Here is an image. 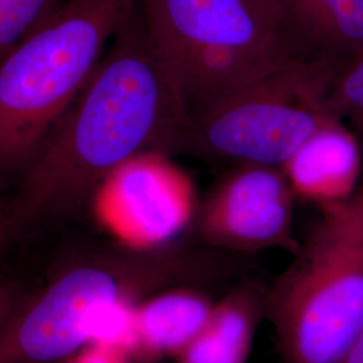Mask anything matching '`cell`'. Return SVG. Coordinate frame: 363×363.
<instances>
[{
    "instance_id": "cell-14",
    "label": "cell",
    "mask_w": 363,
    "mask_h": 363,
    "mask_svg": "<svg viewBox=\"0 0 363 363\" xmlns=\"http://www.w3.org/2000/svg\"><path fill=\"white\" fill-rule=\"evenodd\" d=\"M328 106L350 124L363 148V54L337 73L328 93Z\"/></svg>"
},
{
    "instance_id": "cell-10",
    "label": "cell",
    "mask_w": 363,
    "mask_h": 363,
    "mask_svg": "<svg viewBox=\"0 0 363 363\" xmlns=\"http://www.w3.org/2000/svg\"><path fill=\"white\" fill-rule=\"evenodd\" d=\"M362 150L345 121H327L283 166L295 196L320 208L351 199L362 169Z\"/></svg>"
},
{
    "instance_id": "cell-8",
    "label": "cell",
    "mask_w": 363,
    "mask_h": 363,
    "mask_svg": "<svg viewBox=\"0 0 363 363\" xmlns=\"http://www.w3.org/2000/svg\"><path fill=\"white\" fill-rule=\"evenodd\" d=\"M115 175L121 179L115 183L108 206L120 242L138 247L169 245L194 220L198 208L194 191L174 171L125 166Z\"/></svg>"
},
{
    "instance_id": "cell-17",
    "label": "cell",
    "mask_w": 363,
    "mask_h": 363,
    "mask_svg": "<svg viewBox=\"0 0 363 363\" xmlns=\"http://www.w3.org/2000/svg\"><path fill=\"white\" fill-rule=\"evenodd\" d=\"M18 238L19 233L13 226L4 198L0 196V252L6 250Z\"/></svg>"
},
{
    "instance_id": "cell-6",
    "label": "cell",
    "mask_w": 363,
    "mask_h": 363,
    "mask_svg": "<svg viewBox=\"0 0 363 363\" xmlns=\"http://www.w3.org/2000/svg\"><path fill=\"white\" fill-rule=\"evenodd\" d=\"M187 113L294 64L259 0H140Z\"/></svg>"
},
{
    "instance_id": "cell-12",
    "label": "cell",
    "mask_w": 363,
    "mask_h": 363,
    "mask_svg": "<svg viewBox=\"0 0 363 363\" xmlns=\"http://www.w3.org/2000/svg\"><path fill=\"white\" fill-rule=\"evenodd\" d=\"M267 298L240 286L216 301L208 323L175 358L177 363H247Z\"/></svg>"
},
{
    "instance_id": "cell-19",
    "label": "cell",
    "mask_w": 363,
    "mask_h": 363,
    "mask_svg": "<svg viewBox=\"0 0 363 363\" xmlns=\"http://www.w3.org/2000/svg\"><path fill=\"white\" fill-rule=\"evenodd\" d=\"M357 199H358V202H359V205H361V208H362L363 210V191L357 196Z\"/></svg>"
},
{
    "instance_id": "cell-2",
    "label": "cell",
    "mask_w": 363,
    "mask_h": 363,
    "mask_svg": "<svg viewBox=\"0 0 363 363\" xmlns=\"http://www.w3.org/2000/svg\"><path fill=\"white\" fill-rule=\"evenodd\" d=\"M211 250L178 241L156 247L96 241L66 249L0 335V363H65L93 343L127 349L136 304L210 276L220 267Z\"/></svg>"
},
{
    "instance_id": "cell-18",
    "label": "cell",
    "mask_w": 363,
    "mask_h": 363,
    "mask_svg": "<svg viewBox=\"0 0 363 363\" xmlns=\"http://www.w3.org/2000/svg\"><path fill=\"white\" fill-rule=\"evenodd\" d=\"M340 363H363V330L352 342Z\"/></svg>"
},
{
    "instance_id": "cell-3",
    "label": "cell",
    "mask_w": 363,
    "mask_h": 363,
    "mask_svg": "<svg viewBox=\"0 0 363 363\" xmlns=\"http://www.w3.org/2000/svg\"><path fill=\"white\" fill-rule=\"evenodd\" d=\"M140 0H62L0 62V191L13 186Z\"/></svg>"
},
{
    "instance_id": "cell-4",
    "label": "cell",
    "mask_w": 363,
    "mask_h": 363,
    "mask_svg": "<svg viewBox=\"0 0 363 363\" xmlns=\"http://www.w3.org/2000/svg\"><path fill=\"white\" fill-rule=\"evenodd\" d=\"M295 259L267 298L286 363H340L363 330V210L322 206Z\"/></svg>"
},
{
    "instance_id": "cell-16",
    "label": "cell",
    "mask_w": 363,
    "mask_h": 363,
    "mask_svg": "<svg viewBox=\"0 0 363 363\" xmlns=\"http://www.w3.org/2000/svg\"><path fill=\"white\" fill-rule=\"evenodd\" d=\"M130 352L104 343H93L65 363H130Z\"/></svg>"
},
{
    "instance_id": "cell-11",
    "label": "cell",
    "mask_w": 363,
    "mask_h": 363,
    "mask_svg": "<svg viewBox=\"0 0 363 363\" xmlns=\"http://www.w3.org/2000/svg\"><path fill=\"white\" fill-rule=\"evenodd\" d=\"M214 304L193 284L169 286L140 300L133 312L132 355L177 358L208 323Z\"/></svg>"
},
{
    "instance_id": "cell-15",
    "label": "cell",
    "mask_w": 363,
    "mask_h": 363,
    "mask_svg": "<svg viewBox=\"0 0 363 363\" xmlns=\"http://www.w3.org/2000/svg\"><path fill=\"white\" fill-rule=\"evenodd\" d=\"M30 288L9 274H0V335L26 298Z\"/></svg>"
},
{
    "instance_id": "cell-13",
    "label": "cell",
    "mask_w": 363,
    "mask_h": 363,
    "mask_svg": "<svg viewBox=\"0 0 363 363\" xmlns=\"http://www.w3.org/2000/svg\"><path fill=\"white\" fill-rule=\"evenodd\" d=\"M62 0H0V62Z\"/></svg>"
},
{
    "instance_id": "cell-7",
    "label": "cell",
    "mask_w": 363,
    "mask_h": 363,
    "mask_svg": "<svg viewBox=\"0 0 363 363\" xmlns=\"http://www.w3.org/2000/svg\"><path fill=\"white\" fill-rule=\"evenodd\" d=\"M295 194L283 167L232 166L198 205L195 234L210 249L253 253L300 247L294 229Z\"/></svg>"
},
{
    "instance_id": "cell-1",
    "label": "cell",
    "mask_w": 363,
    "mask_h": 363,
    "mask_svg": "<svg viewBox=\"0 0 363 363\" xmlns=\"http://www.w3.org/2000/svg\"><path fill=\"white\" fill-rule=\"evenodd\" d=\"M186 116L139 1L93 77L4 199L16 232L21 235L74 211L142 156H171Z\"/></svg>"
},
{
    "instance_id": "cell-5",
    "label": "cell",
    "mask_w": 363,
    "mask_h": 363,
    "mask_svg": "<svg viewBox=\"0 0 363 363\" xmlns=\"http://www.w3.org/2000/svg\"><path fill=\"white\" fill-rule=\"evenodd\" d=\"M337 69L294 62L187 113L171 155L283 167L312 133L337 117L328 106Z\"/></svg>"
},
{
    "instance_id": "cell-9",
    "label": "cell",
    "mask_w": 363,
    "mask_h": 363,
    "mask_svg": "<svg viewBox=\"0 0 363 363\" xmlns=\"http://www.w3.org/2000/svg\"><path fill=\"white\" fill-rule=\"evenodd\" d=\"M295 62L340 72L363 54V0H259Z\"/></svg>"
}]
</instances>
